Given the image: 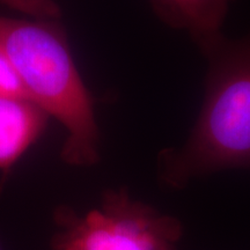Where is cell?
<instances>
[{
	"label": "cell",
	"instance_id": "cell-1",
	"mask_svg": "<svg viewBox=\"0 0 250 250\" xmlns=\"http://www.w3.org/2000/svg\"><path fill=\"white\" fill-rule=\"evenodd\" d=\"M202 52L208 68L201 112L182 147L158 159L159 177L174 189L219 170L250 169V34L223 35Z\"/></svg>",
	"mask_w": 250,
	"mask_h": 250
},
{
	"label": "cell",
	"instance_id": "cell-2",
	"mask_svg": "<svg viewBox=\"0 0 250 250\" xmlns=\"http://www.w3.org/2000/svg\"><path fill=\"white\" fill-rule=\"evenodd\" d=\"M0 50L22 80L31 102L66 130L61 156L89 167L100 160V133L89 93L57 21L0 15Z\"/></svg>",
	"mask_w": 250,
	"mask_h": 250
},
{
	"label": "cell",
	"instance_id": "cell-3",
	"mask_svg": "<svg viewBox=\"0 0 250 250\" xmlns=\"http://www.w3.org/2000/svg\"><path fill=\"white\" fill-rule=\"evenodd\" d=\"M52 250H176L183 234L176 218L134 201L125 189L108 190L100 206L79 215L54 211Z\"/></svg>",
	"mask_w": 250,
	"mask_h": 250
},
{
	"label": "cell",
	"instance_id": "cell-4",
	"mask_svg": "<svg viewBox=\"0 0 250 250\" xmlns=\"http://www.w3.org/2000/svg\"><path fill=\"white\" fill-rule=\"evenodd\" d=\"M49 115L29 100L0 96V171H7L44 132Z\"/></svg>",
	"mask_w": 250,
	"mask_h": 250
},
{
	"label": "cell",
	"instance_id": "cell-5",
	"mask_svg": "<svg viewBox=\"0 0 250 250\" xmlns=\"http://www.w3.org/2000/svg\"><path fill=\"white\" fill-rule=\"evenodd\" d=\"M234 0H149L156 17L174 29L187 30L198 48L223 36L221 27Z\"/></svg>",
	"mask_w": 250,
	"mask_h": 250
},
{
	"label": "cell",
	"instance_id": "cell-6",
	"mask_svg": "<svg viewBox=\"0 0 250 250\" xmlns=\"http://www.w3.org/2000/svg\"><path fill=\"white\" fill-rule=\"evenodd\" d=\"M0 4L35 20L57 21L62 17L54 0H0Z\"/></svg>",
	"mask_w": 250,
	"mask_h": 250
},
{
	"label": "cell",
	"instance_id": "cell-7",
	"mask_svg": "<svg viewBox=\"0 0 250 250\" xmlns=\"http://www.w3.org/2000/svg\"><path fill=\"white\" fill-rule=\"evenodd\" d=\"M0 96L29 100L20 76L1 50H0Z\"/></svg>",
	"mask_w": 250,
	"mask_h": 250
}]
</instances>
